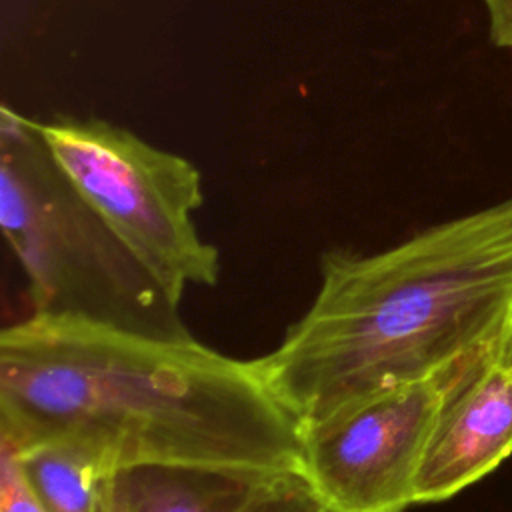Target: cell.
<instances>
[{
	"mask_svg": "<svg viewBox=\"0 0 512 512\" xmlns=\"http://www.w3.org/2000/svg\"><path fill=\"white\" fill-rule=\"evenodd\" d=\"M36 126L70 184L172 298L218 282L220 254L194 222L204 194L188 158L102 118L56 116Z\"/></svg>",
	"mask_w": 512,
	"mask_h": 512,
	"instance_id": "obj_4",
	"label": "cell"
},
{
	"mask_svg": "<svg viewBox=\"0 0 512 512\" xmlns=\"http://www.w3.org/2000/svg\"><path fill=\"white\" fill-rule=\"evenodd\" d=\"M0 512H48L34 494L16 448L0 436Z\"/></svg>",
	"mask_w": 512,
	"mask_h": 512,
	"instance_id": "obj_10",
	"label": "cell"
},
{
	"mask_svg": "<svg viewBox=\"0 0 512 512\" xmlns=\"http://www.w3.org/2000/svg\"><path fill=\"white\" fill-rule=\"evenodd\" d=\"M14 448L34 494L48 512L98 510L104 480L112 472L100 456L62 440Z\"/></svg>",
	"mask_w": 512,
	"mask_h": 512,
	"instance_id": "obj_8",
	"label": "cell"
},
{
	"mask_svg": "<svg viewBox=\"0 0 512 512\" xmlns=\"http://www.w3.org/2000/svg\"><path fill=\"white\" fill-rule=\"evenodd\" d=\"M0 142V224L26 276L32 314L190 334L180 302L70 184L36 120L2 106Z\"/></svg>",
	"mask_w": 512,
	"mask_h": 512,
	"instance_id": "obj_3",
	"label": "cell"
},
{
	"mask_svg": "<svg viewBox=\"0 0 512 512\" xmlns=\"http://www.w3.org/2000/svg\"><path fill=\"white\" fill-rule=\"evenodd\" d=\"M488 22V38L496 48L512 50V0H482Z\"/></svg>",
	"mask_w": 512,
	"mask_h": 512,
	"instance_id": "obj_11",
	"label": "cell"
},
{
	"mask_svg": "<svg viewBox=\"0 0 512 512\" xmlns=\"http://www.w3.org/2000/svg\"><path fill=\"white\" fill-rule=\"evenodd\" d=\"M268 480L200 468H120L106 476L96 512H244Z\"/></svg>",
	"mask_w": 512,
	"mask_h": 512,
	"instance_id": "obj_7",
	"label": "cell"
},
{
	"mask_svg": "<svg viewBox=\"0 0 512 512\" xmlns=\"http://www.w3.org/2000/svg\"><path fill=\"white\" fill-rule=\"evenodd\" d=\"M0 436L18 448L72 442L112 472L174 466L260 478L298 474L302 438L254 360L192 334L46 314L0 334Z\"/></svg>",
	"mask_w": 512,
	"mask_h": 512,
	"instance_id": "obj_1",
	"label": "cell"
},
{
	"mask_svg": "<svg viewBox=\"0 0 512 512\" xmlns=\"http://www.w3.org/2000/svg\"><path fill=\"white\" fill-rule=\"evenodd\" d=\"M512 316V198L374 254L332 250L308 310L254 364L300 428L492 342Z\"/></svg>",
	"mask_w": 512,
	"mask_h": 512,
	"instance_id": "obj_2",
	"label": "cell"
},
{
	"mask_svg": "<svg viewBox=\"0 0 512 512\" xmlns=\"http://www.w3.org/2000/svg\"><path fill=\"white\" fill-rule=\"evenodd\" d=\"M512 454V316L450 388L416 474V504L452 498Z\"/></svg>",
	"mask_w": 512,
	"mask_h": 512,
	"instance_id": "obj_6",
	"label": "cell"
},
{
	"mask_svg": "<svg viewBox=\"0 0 512 512\" xmlns=\"http://www.w3.org/2000/svg\"><path fill=\"white\" fill-rule=\"evenodd\" d=\"M488 344L428 378L386 388L300 428L302 480L336 512H404L414 506L416 474L436 416Z\"/></svg>",
	"mask_w": 512,
	"mask_h": 512,
	"instance_id": "obj_5",
	"label": "cell"
},
{
	"mask_svg": "<svg viewBox=\"0 0 512 512\" xmlns=\"http://www.w3.org/2000/svg\"><path fill=\"white\" fill-rule=\"evenodd\" d=\"M244 512H336L330 508L300 474L270 478Z\"/></svg>",
	"mask_w": 512,
	"mask_h": 512,
	"instance_id": "obj_9",
	"label": "cell"
}]
</instances>
